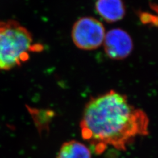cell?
Segmentation results:
<instances>
[{"mask_svg": "<svg viewBox=\"0 0 158 158\" xmlns=\"http://www.w3.org/2000/svg\"><path fill=\"white\" fill-rule=\"evenodd\" d=\"M146 113L115 90L92 98L84 109L80 129L84 140L90 143L96 154L108 147L125 151L137 137L149 135Z\"/></svg>", "mask_w": 158, "mask_h": 158, "instance_id": "cell-1", "label": "cell"}, {"mask_svg": "<svg viewBox=\"0 0 158 158\" xmlns=\"http://www.w3.org/2000/svg\"><path fill=\"white\" fill-rule=\"evenodd\" d=\"M34 44L32 34L17 21H0V70L9 71L21 66L32 52L42 50Z\"/></svg>", "mask_w": 158, "mask_h": 158, "instance_id": "cell-2", "label": "cell"}, {"mask_svg": "<svg viewBox=\"0 0 158 158\" xmlns=\"http://www.w3.org/2000/svg\"><path fill=\"white\" fill-rule=\"evenodd\" d=\"M105 28L96 19L85 17L75 22L71 37L74 44L83 50H93L103 44L106 36Z\"/></svg>", "mask_w": 158, "mask_h": 158, "instance_id": "cell-3", "label": "cell"}, {"mask_svg": "<svg viewBox=\"0 0 158 158\" xmlns=\"http://www.w3.org/2000/svg\"><path fill=\"white\" fill-rule=\"evenodd\" d=\"M103 44L106 55L115 60L127 58L133 48L132 40L129 34L119 28L113 29L107 32Z\"/></svg>", "mask_w": 158, "mask_h": 158, "instance_id": "cell-4", "label": "cell"}, {"mask_svg": "<svg viewBox=\"0 0 158 158\" xmlns=\"http://www.w3.org/2000/svg\"><path fill=\"white\" fill-rule=\"evenodd\" d=\"M96 12L105 21L115 23L125 15V7L122 0H96Z\"/></svg>", "mask_w": 158, "mask_h": 158, "instance_id": "cell-5", "label": "cell"}, {"mask_svg": "<svg viewBox=\"0 0 158 158\" xmlns=\"http://www.w3.org/2000/svg\"><path fill=\"white\" fill-rule=\"evenodd\" d=\"M57 158H92V152L84 143L72 140L61 145Z\"/></svg>", "mask_w": 158, "mask_h": 158, "instance_id": "cell-6", "label": "cell"}]
</instances>
